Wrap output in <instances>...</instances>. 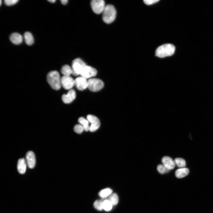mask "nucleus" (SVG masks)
Masks as SVG:
<instances>
[{
	"mask_svg": "<svg viewBox=\"0 0 213 213\" xmlns=\"http://www.w3.org/2000/svg\"><path fill=\"white\" fill-rule=\"evenodd\" d=\"M175 51V47L172 44L167 43L162 45L156 49L155 54L156 56L164 58L172 55Z\"/></svg>",
	"mask_w": 213,
	"mask_h": 213,
	"instance_id": "obj_1",
	"label": "nucleus"
},
{
	"mask_svg": "<svg viewBox=\"0 0 213 213\" xmlns=\"http://www.w3.org/2000/svg\"><path fill=\"white\" fill-rule=\"evenodd\" d=\"M47 81L51 87L55 90H59L61 87V78L58 72L52 71L49 72L47 76Z\"/></svg>",
	"mask_w": 213,
	"mask_h": 213,
	"instance_id": "obj_2",
	"label": "nucleus"
},
{
	"mask_svg": "<svg viewBox=\"0 0 213 213\" xmlns=\"http://www.w3.org/2000/svg\"><path fill=\"white\" fill-rule=\"evenodd\" d=\"M102 13V19L106 23L109 24L112 22L116 18V11L112 5H106Z\"/></svg>",
	"mask_w": 213,
	"mask_h": 213,
	"instance_id": "obj_3",
	"label": "nucleus"
},
{
	"mask_svg": "<svg viewBox=\"0 0 213 213\" xmlns=\"http://www.w3.org/2000/svg\"><path fill=\"white\" fill-rule=\"evenodd\" d=\"M86 65L85 63L80 59L77 58L74 59L72 62V74L74 76L80 75L83 69Z\"/></svg>",
	"mask_w": 213,
	"mask_h": 213,
	"instance_id": "obj_4",
	"label": "nucleus"
},
{
	"mask_svg": "<svg viewBox=\"0 0 213 213\" xmlns=\"http://www.w3.org/2000/svg\"><path fill=\"white\" fill-rule=\"evenodd\" d=\"M104 84L100 79L97 78H90L88 80V88L93 92L100 91L103 87Z\"/></svg>",
	"mask_w": 213,
	"mask_h": 213,
	"instance_id": "obj_5",
	"label": "nucleus"
},
{
	"mask_svg": "<svg viewBox=\"0 0 213 213\" xmlns=\"http://www.w3.org/2000/svg\"><path fill=\"white\" fill-rule=\"evenodd\" d=\"M91 4L92 10L97 14L102 13L106 6L104 1L103 0H93Z\"/></svg>",
	"mask_w": 213,
	"mask_h": 213,
	"instance_id": "obj_6",
	"label": "nucleus"
},
{
	"mask_svg": "<svg viewBox=\"0 0 213 213\" xmlns=\"http://www.w3.org/2000/svg\"><path fill=\"white\" fill-rule=\"evenodd\" d=\"M87 119L91 123L89 130L91 132H94L99 128L100 122L98 118L96 116L89 114L87 117Z\"/></svg>",
	"mask_w": 213,
	"mask_h": 213,
	"instance_id": "obj_7",
	"label": "nucleus"
},
{
	"mask_svg": "<svg viewBox=\"0 0 213 213\" xmlns=\"http://www.w3.org/2000/svg\"><path fill=\"white\" fill-rule=\"evenodd\" d=\"M61 84L65 89L69 90L75 85V80L70 76H63L61 78Z\"/></svg>",
	"mask_w": 213,
	"mask_h": 213,
	"instance_id": "obj_8",
	"label": "nucleus"
},
{
	"mask_svg": "<svg viewBox=\"0 0 213 213\" xmlns=\"http://www.w3.org/2000/svg\"><path fill=\"white\" fill-rule=\"evenodd\" d=\"M97 73V71L95 68L86 65L83 69L80 75L82 76L87 79L95 76Z\"/></svg>",
	"mask_w": 213,
	"mask_h": 213,
	"instance_id": "obj_9",
	"label": "nucleus"
},
{
	"mask_svg": "<svg viewBox=\"0 0 213 213\" xmlns=\"http://www.w3.org/2000/svg\"><path fill=\"white\" fill-rule=\"evenodd\" d=\"M75 85L78 90H83L88 87V80L82 76L78 77L75 80Z\"/></svg>",
	"mask_w": 213,
	"mask_h": 213,
	"instance_id": "obj_10",
	"label": "nucleus"
},
{
	"mask_svg": "<svg viewBox=\"0 0 213 213\" xmlns=\"http://www.w3.org/2000/svg\"><path fill=\"white\" fill-rule=\"evenodd\" d=\"M27 164L29 167L32 169L34 167L36 164V158L34 153L32 151H28L26 155Z\"/></svg>",
	"mask_w": 213,
	"mask_h": 213,
	"instance_id": "obj_11",
	"label": "nucleus"
},
{
	"mask_svg": "<svg viewBox=\"0 0 213 213\" xmlns=\"http://www.w3.org/2000/svg\"><path fill=\"white\" fill-rule=\"evenodd\" d=\"M76 96L75 91L73 90H70L66 94H64L62 96L63 101L65 104H69L72 102Z\"/></svg>",
	"mask_w": 213,
	"mask_h": 213,
	"instance_id": "obj_12",
	"label": "nucleus"
},
{
	"mask_svg": "<svg viewBox=\"0 0 213 213\" xmlns=\"http://www.w3.org/2000/svg\"><path fill=\"white\" fill-rule=\"evenodd\" d=\"M162 164L170 170L173 169L176 165L174 161L168 156L163 157L162 159Z\"/></svg>",
	"mask_w": 213,
	"mask_h": 213,
	"instance_id": "obj_13",
	"label": "nucleus"
},
{
	"mask_svg": "<svg viewBox=\"0 0 213 213\" xmlns=\"http://www.w3.org/2000/svg\"><path fill=\"white\" fill-rule=\"evenodd\" d=\"M10 39L13 43L17 45L21 43L23 41L22 36L18 33H14L11 34Z\"/></svg>",
	"mask_w": 213,
	"mask_h": 213,
	"instance_id": "obj_14",
	"label": "nucleus"
},
{
	"mask_svg": "<svg viewBox=\"0 0 213 213\" xmlns=\"http://www.w3.org/2000/svg\"><path fill=\"white\" fill-rule=\"evenodd\" d=\"M26 169V164L24 158L19 159L17 164V169L19 173L23 174L25 172Z\"/></svg>",
	"mask_w": 213,
	"mask_h": 213,
	"instance_id": "obj_15",
	"label": "nucleus"
},
{
	"mask_svg": "<svg viewBox=\"0 0 213 213\" xmlns=\"http://www.w3.org/2000/svg\"><path fill=\"white\" fill-rule=\"evenodd\" d=\"M189 169L185 167L178 169L175 172V175L178 178H182L187 176L189 173Z\"/></svg>",
	"mask_w": 213,
	"mask_h": 213,
	"instance_id": "obj_16",
	"label": "nucleus"
},
{
	"mask_svg": "<svg viewBox=\"0 0 213 213\" xmlns=\"http://www.w3.org/2000/svg\"><path fill=\"white\" fill-rule=\"evenodd\" d=\"M24 38L25 42L27 45H30L34 43L33 36L30 33L28 32H25L24 34Z\"/></svg>",
	"mask_w": 213,
	"mask_h": 213,
	"instance_id": "obj_17",
	"label": "nucleus"
},
{
	"mask_svg": "<svg viewBox=\"0 0 213 213\" xmlns=\"http://www.w3.org/2000/svg\"><path fill=\"white\" fill-rule=\"evenodd\" d=\"M78 122L83 126L85 131H88L89 130L90 126L89 125V122L87 119H86L84 117H81L79 118Z\"/></svg>",
	"mask_w": 213,
	"mask_h": 213,
	"instance_id": "obj_18",
	"label": "nucleus"
},
{
	"mask_svg": "<svg viewBox=\"0 0 213 213\" xmlns=\"http://www.w3.org/2000/svg\"><path fill=\"white\" fill-rule=\"evenodd\" d=\"M61 72L63 76H70L72 74V67L68 65H65L62 67Z\"/></svg>",
	"mask_w": 213,
	"mask_h": 213,
	"instance_id": "obj_19",
	"label": "nucleus"
},
{
	"mask_svg": "<svg viewBox=\"0 0 213 213\" xmlns=\"http://www.w3.org/2000/svg\"><path fill=\"white\" fill-rule=\"evenodd\" d=\"M112 190L110 188H107L100 191L98 194L99 196L102 198H105L109 196L112 193Z\"/></svg>",
	"mask_w": 213,
	"mask_h": 213,
	"instance_id": "obj_20",
	"label": "nucleus"
},
{
	"mask_svg": "<svg viewBox=\"0 0 213 213\" xmlns=\"http://www.w3.org/2000/svg\"><path fill=\"white\" fill-rule=\"evenodd\" d=\"M175 165L180 168L185 167L186 162L183 159L181 158H176L174 160Z\"/></svg>",
	"mask_w": 213,
	"mask_h": 213,
	"instance_id": "obj_21",
	"label": "nucleus"
},
{
	"mask_svg": "<svg viewBox=\"0 0 213 213\" xmlns=\"http://www.w3.org/2000/svg\"><path fill=\"white\" fill-rule=\"evenodd\" d=\"M108 199V200L110 201L113 205H116L118 203V197L115 193H112L109 196Z\"/></svg>",
	"mask_w": 213,
	"mask_h": 213,
	"instance_id": "obj_22",
	"label": "nucleus"
},
{
	"mask_svg": "<svg viewBox=\"0 0 213 213\" xmlns=\"http://www.w3.org/2000/svg\"><path fill=\"white\" fill-rule=\"evenodd\" d=\"M113 205L110 201L108 199H106L103 201V209L106 211L111 210L112 207Z\"/></svg>",
	"mask_w": 213,
	"mask_h": 213,
	"instance_id": "obj_23",
	"label": "nucleus"
},
{
	"mask_svg": "<svg viewBox=\"0 0 213 213\" xmlns=\"http://www.w3.org/2000/svg\"><path fill=\"white\" fill-rule=\"evenodd\" d=\"M158 171L161 174H164L168 172L170 170L163 164H159L157 167Z\"/></svg>",
	"mask_w": 213,
	"mask_h": 213,
	"instance_id": "obj_24",
	"label": "nucleus"
},
{
	"mask_svg": "<svg viewBox=\"0 0 213 213\" xmlns=\"http://www.w3.org/2000/svg\"><path fill=\"white\" fill-rule=\"evenodd\" d=\"M103 201L101 200H96L93 203V206L97 210L101 211L103 209Z\"/></svg>",
	"mask_w": 213,
	"mask_h": 213,
	"instance_id": "obj_25",
	"label": "nucleus"
},
{
	"mask_svg": "<svg viewBox=\"0 0 213 213\" xmlns=\"http://www.w3.org/2000/svg\"><path fill=\"white\" fill-rule=\"evenodd\" d=\"M74 130L75 132L80 134L84 130L83 126L80 124H78L75 125Z\"/></svg>",
	"mask_w": 213,
	"mask_h": 213,
	"instance_id": "obj_26",
	"label": "nucleus"
},
{
	"mask_svg": "<svg viewBox=\"0 0 213 213\" xmlns=\"http://www.w3.org/2000/svg\"><path fill=\"white\" fill-rule=\"evenodd\" d=\"M18 0H5L4 1L5 4L7 6H11L17 3Z\"/></svg>",
	"mask_w": 213,
	"mask_h": 213,
	"instance_id": "obj_27",
	"label": "nucleus"
},
{
	"mask_svg": "<svg viewBox=\"0 0 213 213\" xmlns=\"http://www.w3.org/2000/svg\"><path fill=\"white\" fill-rule=\"evenodd\" d=\"M144 2L147 5H150L155 3L159 1L158 0H144Z\"/></svg>",
	"mask_w": 213,
	"mask_h": 213,
	"instance_id": "obj_28",
	"label": "nucleus"
},
{
	"mask_svg": "<svg viewBox=\"0 0 213 213\" xmlns=\"http://www.w3.org/2000/svg\"><path fill=\"white\" fill-rule=\"evenodd\" d=\"M61 1L62 4L65 5L67 3L68 1L67 0H61Z\"/></svg>",
	"mask_w": 213,
	"mask_h": 213,
	"instance_id": "obj_29",
	"label": "nucleus"
},
{
	"mask_svg": "<svg viewBox=\"0 0 213 213\" xmlns=\"http://www.w3.org/2000/svg\"><path fill=\"white\" fill-rule=\"evenodd\" d=\"M48 1L49 2H51L52 3H54L56 1V0H48Z\"/></svg>",
	"mask_w": 213,
	"mask_h": 213,
	"instance_id": "obj_30",
	"label": "nucleus"
},
{
	"mask_svg": "<svg viewBox=\"0 0 213 213\" xmlns=\"http://www.w3.org/2000/svg\"><path fill=\"white\" fill-rule=\"evenodd\" d=\"M1 2H2V1H1V0H0V5H1V3H2Z\"/></svg>",
	"mask_w": 213,
	"mask_h": 213,
	"instance_id": "obj_31",
	"label": "nucleus"
}]
</instances>
